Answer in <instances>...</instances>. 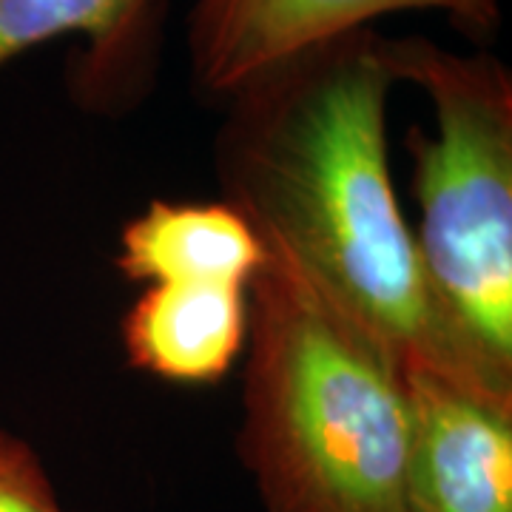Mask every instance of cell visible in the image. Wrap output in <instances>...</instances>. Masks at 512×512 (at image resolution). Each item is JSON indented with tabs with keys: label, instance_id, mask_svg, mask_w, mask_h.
Segmentation results:
<instances>
[{
	"label": "cell",
	"instance_id": "obj_4",
	"mask_svg": "<svg viewBox=\"0 0 512 512\" xmlns=\"http://www.w3.org/2000/svg\"><path fill=\"white\" fill-rule=\"evenodd\" d=\"M441 12L470 40H493L501 0H197L188 55L197 89L228 100L291 57L396 12Z\"/></svg>",
	"mask_w": 512,
	"mask_h": 512
},
{
	"label": "cell",
	"instance_id": "obj_9",
	"mask_svg": "<svg viewBox=\"0 0 512 512\" xmlns=\"http://www.w3.org/2000/svg\"><path fill=\"white\" fill-rule=\"evenodd\" d=\"M0 512H72L57 498L35 447L0 427Z\"/></svg>",
	"mask_w": 512,
	"mask_h": 512
},
{
	"label": "cell",
	"instance_id": "obj_7",
	"mask_svg": "<svg viewBox=\"0 0 512 512\" xmlns=\"http://www.w3.org/2000/svg\"><path fill=\"white\" fill-rule=\"evenodd\" d=\"M160 23V0H0V69L57 37H86L80 89L89 100L134 94Z\"/></svg>",
	"mask_w": 512,
	"mask_h": 512
},
{
	"label": "cell",
	"instance_id": "obj_6",
	"mask_svg": "<svg viewBox=\"0 0 512 512\" xmlns=\"http://www.w3.org/2000/svg\"><path fill=\"white\" fill-rule=\"evenodd\" d=\"M248 339V288L225 282H160L128 308V365L174 384H214Z\"/></svg>",
	"mask_w": 512,
	"mask_h": 512
},
{
	"label": "cell",
	"instance_id": "obj_3",
	"mask_svg": "<svg viewBox=\"0 0 512 512\" xmlns=\"http://www.w3.org/2000/svg\"><path fill=\"white\" fill-rule=\"evenodd\" d=\"M384 55L436 117L407 137L427 285L481 376L512 396V74L419 35L384 37Z\"/></svg>",
	"mask_w": 512,
	"mask_h": 512
},
{
	"label": "cell",
	"instance_id": "obj_1",
	"mask_svg": "<svg viewBox=\"0 0 512 512\" xmlns=\"http://www.w3.org/2000/svg\"><path fill=\"white\" fill-rule=\"evenodd\" d=\"M396 74L373 29L313 46L231 94L217 134L225 202L330 308L407 370L512 402L444 322L387 151Z\"/></svg>",
	"mask_w": 512,
	"mask_h": 512
},
{
	"label": "cell",
	"instance_id": "obj_5",
	"mask_svg": "<svg viewBox=\"0 0 512 512\" xmlns=\"http://www.w3.org/2000/svg\"><path fill=\"white\" fill-rule=\"evenodd\" d=\"M413 512H512V402L407 370Z\"/></svg>",
	"mask_w": 512,
	"mask_h": 512
},
{
	"label": "cell",
	"instance_id": "obj_8",
	"mask_svg": "<svg viewBox=\"0 0 512 512\" xmlns=\"http://www.w3.org/2000/svg\"><path fill=\"white\" fill-rule=\"evenodd\" d=\"M265 245L228 202L154 200L120 234L117 268L131 282H225L251 288Z\"/></svg>",
	"mask_w": 512,
	"mask_h": 512
},
{
	"label": "cell",
	"instance_id": "obj_2",
	"mask_svg": "<svg viewBox=\"0 0 512 512\" xmlns=\"http://www.w3.org/2000/svg\"><path fill=\"white\" fill-rule=\"evenodd\" d=\"M239 458L265 512H413L407 367L265 251L248 288Z\"/></svg>",
	"mask_w": 512,
	"mask_h": 512
}]
</instances>
